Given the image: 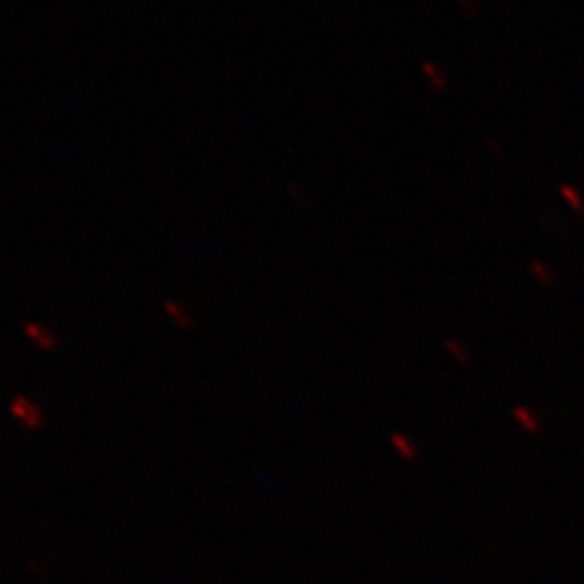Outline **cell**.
<instances>
[{
	"label": "cell",
	"instance_id": "1",
	"mask_svg": "<svg viewBox=\"0 0 584 584\" xmlns=\"http://www.w3.org/2000/svg\"><path fill=\"white\" fill-rule=\"evenodd\" d=\"M7 409H9V416L20 424L24 431L37 433L46 427V412H44L42 402H37L26 394L11 396Z\"/></svg>",
	"mask_w": 584,
	"mask_h": 584
},
{
	"label": "cell",
	"instance_id": "2",
	"mask_svg": "<svg viewBox=\"0 0 584 584\" xmlns=\"http://www.w3.org/2000/svg\"><path fill=\"white\" fill-rule=\"evenodd\" d=\"M22 331H24V335H26V340L33 342L42 353H55V351L61 346L59 335L52 331L50 327H46L44 323L26 321V323L22 325Z\"/></svg>",
	"mask_w": 584,
	"mask_h": 584
},
{
	"label": "cell",
	"instance_id": "3",
	"mask_svg": "<svg viewBox=\"0 0 584 584\" xmlns=\"http://www.w3.org/2000/svg\"><path fill=\"white\" fill-rule=\"evenodd\" d=\"M163 310L165 314L169 316V321L178 327V329H193L195 325V318L191 314V310L182 303V301L178 299H167L165 303H163Z\"/></svg>",
	"mask_w": 584,
	"mask_h": 584
},
{
	"label": "cell",
	"instance_id": "4",
	"mask_svg": "<svg viewBox=\"0 0 584 584\" xmlns=\"http://www.w3.org/2000/svg\"><path fill=\"white\" fill-rule=\"evenodd\" d=\"M563 193H565V197H569L572 202H574V206L578 208V210H582V206H580V197H578V193H574V191H569L567 186L563 188Z\"/></svg>",
	"mask_w": 584,
	"mask_h": 584
}]
</instances>
